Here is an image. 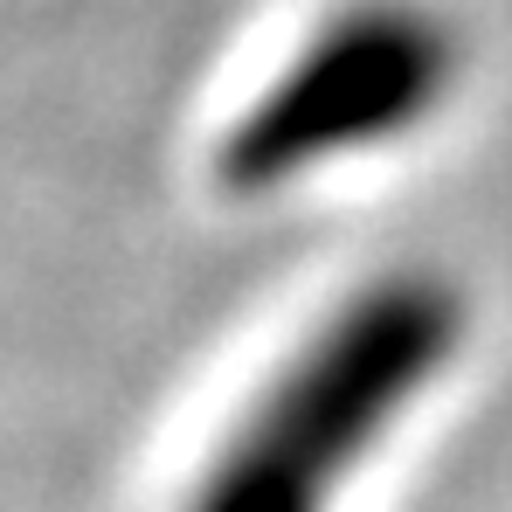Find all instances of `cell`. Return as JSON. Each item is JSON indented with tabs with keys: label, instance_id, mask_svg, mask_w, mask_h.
I'll list each match as a JSON object with an SVG mask.
<instances>
[{
	"label": "cell",
	"instance_id": "6da1fadb",
	"mask_svg": "<svg viewBox=\"0 0 512 512\" xmlns=\"http://www.w3.org/2000/svg\"><path fill=\"white\" fill-rule=\"evenodd\" d=\"M457 340L464 298L443 277L409 270L353 291L222 436L187 512H333L340 485L443 374Z\"/></svg>",
	"mask_w": 512,
	"mask_h": 512
},
{
	"label": "cell",
	"instance_id": "7a4b0ae2",
	"mask_svg": "<svg viewBox=\"0 0 512 512\" xmlns=\"http://www.w3.org/2000/svg\"><path fill=\"white\" fill-rule=\"evenodd\" d=\"M457 84V35L423 0H353L326 14L298 56L229 125L215 180L270 194L284 180L353 160L381 139L416 132Z\"/></svg>",
	"mask_w": 512,
	"mask_h": 512
}]
</instances>
